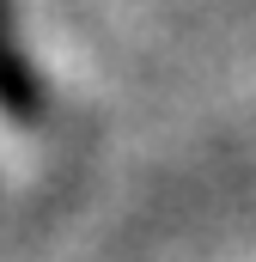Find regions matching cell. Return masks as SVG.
<instances>
[{
	"label": "cell",
	"mask_w": 256,
	"mask_h": 262,
	"mask_svg": "<svg viewBox=\"0 0 256 262\" xmlns=\"http://www.w3.org/2000/svg\"><path fill=\"white\" fill-rule=\"evenodd\" d=\"M0 104H6L12 116L37 110V79H31V67H25V49L12 43V18H6V6H0Z\"/></svg>",
	"instance_id": "6da1fadb"
}]
</instances>
